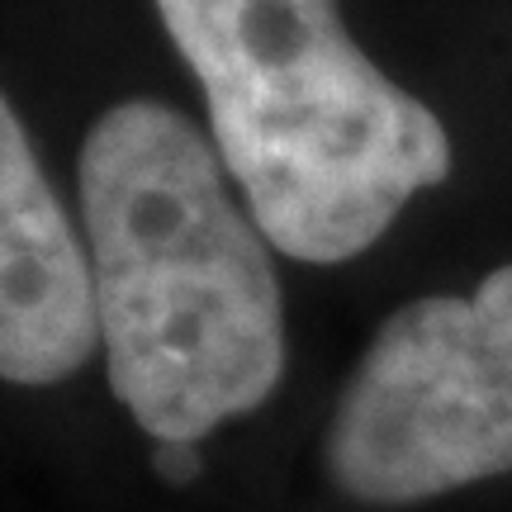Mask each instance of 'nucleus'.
Returning <instances> with one entry per match:
<instances>
[{
    "label": "nucleus",
    "mask_w": 512,
    "mask_h": 512,
    "mask_svg": "<svg viewBox=\"0 0 512 512\" xmlns=\"http://www.w3.org/2000/svg\"><path fill=\"white\" fill-rule=\"evenodd\" d=\"M95 342L86 238H76L0 91V380L29 389L62 384L91 361Z\"/></svg>",
    "instance_id": "obj_4"
},
{
    "label": "nucleus",
    "mask_w": 512,
    "mask_h": 512,
    "mask_svg": "<svg viewBox=\"0 0 512 512\" xmlns=\"http://www.w3.org/2000/svg\"><path fill=\"white\" fill-rule=\"evenodd\" d=\"M228 176L271 247L351 261L451 176L446 124L394 86L337 0H157Z\"/></svg>",
    "instance_id": "obj_2"
},
{
    "label": "nucleus",
    "mask_w": 512,
    "mask_h": 512,
    "mask_svg": "<svg viewBox=\"0 0 512 512\" xmlns=\"http://www.w3.org/2000/svg\"><path fill=\"white\" fill-rule=\"evenodd\" d=\"M323 470L361 508L512 475V261L384 318L332 403Z\"/></svg>",
    "instance_id": "obj_3"
},
{
    "label": "nucleus",
    "mask_w": 512,
    "mask_h": 512,
    "mask_svg": "<svg viewBox=\"0 0 512 512\" xmlns=\"http://www.w3.org/2000/svg\"><path fill=\"white\" fill-rule=\"evenodd\" d=\"M219 147L162 100H119L81 143L76 190L105 380L152 441H204L285 380L271 242L228 195Z\"/></svg>",
    "instance_id": "obj_1"
},
{
    "label": "nucleus",
    "mask_w": 512,
    "mask_h": 512,
    "mask_svg": "<svg viewBox=\"0 0 512 512\" xmlns=\"http://www.w3.org/2000/svg\"><path fill=\"white\" fill-rule=\"evenodd\" d=\"M152 470L162 484L171 489H185L204 475V456H200V441H152Z\"/></svg>",
    "instance_id": "obj_5"
}]
</instances>
